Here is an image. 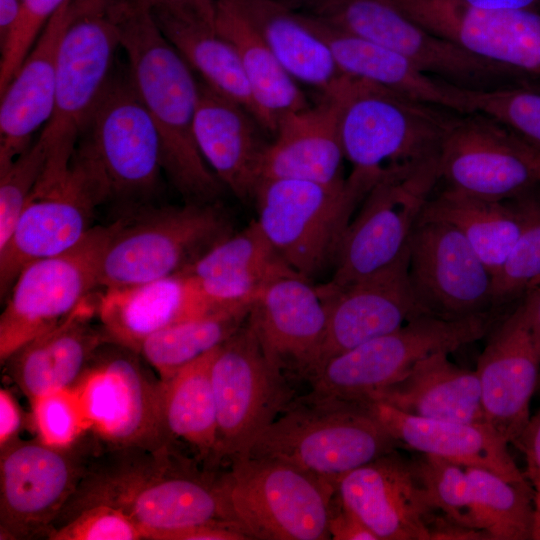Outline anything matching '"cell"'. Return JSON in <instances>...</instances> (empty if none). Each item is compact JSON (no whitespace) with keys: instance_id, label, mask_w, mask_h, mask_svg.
Returning a JSON list of instances; mask_svg holds the SVG:
<instances>
[{"instance_id":"cell-1","label":"cell","mask_w":540,"mask_h":540,"mask_svg":"<svg viewBox=\"0 0 540 540\" xmlns=\"http://www.w3.org/2000/svg\"><path fill=\"white\" fill-rule=\"evenodd\" d=\"M197 463L174 445L114 446L96 438L84 474L51 528L94 505L121 510L148 540L190 526L232 521L220 476L200 470Z\"/></svg>"},{"instance_id":"cell-2","label":"cell","mask_w":540,"mask_h":540,"mask_svg":"<svg viewBox=\"0 0 540 540\" xmlns=\"http://www.w3.org/2000/svg\"><path fill=\"white\" fill-rule=\"evenodd\" d=\"M118 25L130 81L159 133L163 171L187 202H214L224 186L194 136L200 81L162 34L148 5L123 0Z\"/></svg>"},{"instance_id":"cell-3","label":"cell","mask_w":540,"mask_h":540,"mask_svg":"<svg viewBox=\"0 0 540 540\" xmlns=\"http://www.w3.org/2000/svg\"><path fill=\"white\" fill-rule=\"evenodd\" d=\"M334 95L345 158L377 179L438 159L458 114L350 76Z\"/></svg>"},{"instance_id":"cell-4","label":"cell","mask_w":540,"mask_h":540,"mask_svg":"<svg viewBox=\"0 0 540 540\" xmlns=\"http://www.w3.org/2000/svg\"><path fill=\"white\" fill-rule=\"evenodd\" d=\"M399 446L363 403L308 393L292 399L244 457L281 461L335 486L345 474Z\"/></svg>"},{"instance_id":"cell-5","label":"cell","mask_w":540,"mask_h":540,"mask_svg":"<svg viewBox=\"0 0 540 540\" xmlns=\"http://www.w3.org/2000/svg\"><path fill=\"white\" fill-rule=\"evenodd\" d=\"M377 182L354 170L334 183L264 179L253 200L255 220L284 262L309 280L334 265L355 212Z\"/></svg>"},{"instance_id":"cell-6","label":"cell","mask_w":540,"mask_h":540,"mask_svg":"<svg viewBox=\"0 0 540 540\" xmlns=\"http://www.w3.org/2000/svg\"><path fill=\"white\" fill-rule=\"evenodd\" d=\"M498 310L445 319L422 314L326 361L309 378L311 395L363 403L403 378L420 360L451 353L489 333Z\"/></svg>"},{"instance_id":"cell-7","label":"cell","mask_w":540,"mask_h":540,"mask_svg":"<svg viewBox=\"0 0 540 540\" xmlns=\"http://www.w3.org/2000/svg\"><path fill=\"white\" fill-rule=\"evenodd\" d=\"M122 1L69 0L57 50L55 110L41 132L49 142L50 165L70 163L76 143L113 77Z\"/></svg>"},{"instance_id":"cell-8","label":"cell","mask_w":540,"mask_h":540,"mask_svg":"<svg viewBox=\"0 0 540 540\" xmlns=\"http://www.w3.org/2000/svg\"><path fill=\"white\" fill-rule=\"evenodd\" d=\"M230 518L249 539L329 540L335 486L287 463L243 457L220 475Z\"/></svg>"},{"instance_id":"cell-9","label":"cell","mask_w":540,"mask_h":540,"mask_svg":"<svg viewBox=\"0 0 540 540\" xmlns=\"http://www.w3.org/2000/svg\"><path fill=\"white\" fill-rule=\"evenodd\" d=\"M231 229L214 202H187L117 221L102 254L99 286L123 288L181 273Z\"/></svg>"},{"instance_id":"cell-10","label":"cell","mask_w":540,"mask_h":540,"mask_svg":"<svg viewBox=\"0 0 540 540\" xmlns=\"http://www.w3.org/2000/svg\"><path fill=\"white\" fill-rule=\"evenodd\" d=\"M302 7L332 26L393 50L423 71L466 89H495L531 78L434 35L388 0H303Z\"/></svg>"},{"instance_id":"cell-11","label":"cell","mask_w":540,"mask_h":540,"mask_svg":"<svg viewBox=\"0 0 540 540\" xmlns=\"http://www.w3.org/2000/svg\"><path fill=\"white\" fill-rule=\"evenodd\" d=\"M79 139L75 153L108 199H141L157 190L163 171L160 137L127 69L114 72Z\"/></svg>"},{"instance_id":"cell-12","label":"cell","mask_w":540,"mask_h":540,"mask_svg":"<svg viewBox=\"0 0 540 540\" xmlns=\"http://www.w3.org/2000/svg\"><path fill=\"white\" fill-rule=\"evenodd\" d=\"M211 380L217 412L214 470L244 457L293 396L247 320L218 346Z\"/></svg>"},{"instance_id":"cell-13","label":"cell","mask_w":540,"mask_h":540,"mask_svg":"<svg viewBox=\"0 0 540 540\" xmlns=\"http://www.w3.org/2000/svg\"><path fill=\"white\" fill-rule=\"evenodd\" d=\"M438 182V159L383 176L355 212L340 245L334 273L318 291L342 288L393 264L408 248Z\"/></svg>"},{"instance_id":"cell-14","label":"cell","mask_w":540,"mask_h":540,"mask_svg":"<svg viewBox=\"0 0 540 540\" xmlns=\"http://www.w3.org/2000/svg\"><path fill=\"white\" fill-rule=\"evenodd\" d=\"M112 225L95 226L71 249L26 265L0 316V360L60 324L99 286L103 251Z\"/></svg>"},{"instance_id":"cell-15","label":"cell","mask_w":540,"mask_h":540,"mask_svg":"<svg viewBox=\"0 0 540 540\" xmlns=\"http://www.w3.org/2000/svg\"><path fill=\"white\" fill-rule=\"evenodd\" d=\"M96 439L87 433L69 446L15 440L0 457V538H46L75 492Z\"/></svg>"},{"instance_id":"cell-16","label":"cell","mask_w":540,"mask_h":540,"mask_svg":"<svg viewBox=\"0 0 540 540\" xmlns=\"http://www.w3.org/2000/svg\"><path fill=\"white\" fill-rule=\"evenodd\" d=\"M438 173L448 189L508 201L540 184V151L490 116L458 113L442 140Z\"/></svg>"},{"instance_id":"cell-17","label":"cell","mask_w":540,"mask_h":540,"mask_svg":"<svg viewBox=\"0 0 540 540\" xmlns=\"http://www.w3.org/2000/svg\"><path fill=\"white\" fill-rule=\"evenodd\" d=\"M101 352L102 348L72 388L88 433L114 446L168 445L161 382L147 376L135 351L118 344L116 351Z\"/></svg>"},{"instance_id":"cell-18","label":"cell","mask_w":540,"mask_h":540,"mask_svg":"<svg viewBox=\"0 0 540 540\" xmlns=\"http://www.w3.org/2000/svg\"><path fill=\"white\" fill-rule=\"evenodd\" d=\"M107 199L101 184L75 154L64 175L38 182L0 248L1 297L8 295L26 265L77 245L92 228L95 208Z\"/></svg>"},{"instance_id":"cell-19","label":"cell","mask_w":540,"mask_h":540,"mask_svg":"<svg viewBox=\"0 0 540 540\" xmlns=\"http://www.w3.org/2000/svg\"><path fill=\"white\" fill-rule=\"evenodd\" d=\"M539 287L495 323L477 361L486 422L508 443L528 423L540 379Z\"/></svg>"},{"instance_id":"cell-20","label":"cell","mask_w":540,"mask_h":540,"mask_svg":"<svg viewBox=\"0 0 540 540\" xmlns=\"http://www.w3.org/2000/svg\"><path fill=\"white\" fill-rule=\"evenodd\" d=\"M408 248L410 285L425 314L461 319L499 309L492 274L454 226L420 217Z\"/></svg>"},{"instance_id":"cell-21","label":"cell","mask_w":540,"mask_h":540,"mask_svg":"<svg viewBox=\"0 0 540 540\" xmlns=\"http://www.w3.org/2000/svg\"><path fill=\"white\" fill-rule=\"evenodd\" d=\"M411 20L484 60L540 78V10H487L462 0H388Z\"/></svg>"},{"instance_id":"cell-22","label":"cell","mask_w":540,"mask_h":540,"mask_svg":"<svg viewBox=\"0 0 540 540\" xmlns=\"http://www.w3.org/2000/svg\"><path fill=\"white\" fill-rule=\"evenodd\" d=\"M408 260L409 248L387 268L342 288L319 293L327 322L313 373L330 358L425 314L410 285Z\"/></svg>"},{"instance_id":"cell-23","label":"cell","mask_w":540,"mask_h":540,"mask_svg":"<svg viewBox=\"0 0 540 540\" xmlns=\"http://www.w3.org/2000/svg\"><path fill=\"white\" fill-rule=\"evenodd\" d=\"M335 495L378 540H430L428 524L436 510L412 460L396 450L342 476Z\"/></svg>"},{"instance_id":"cell-24","label":"cell","mask_w":540,"mask_h":540,"mask_svg":"<svg viewBox=\"0 0 540 540\" xmlns=\"http://www.w3.org/2000/svg\"><path fill=\"white\" fill-rule=\"evenodd\" d=\"M247 321L268 359L286 377L309 378L319 359L327 322L317 287L296 272L282 275L257 296Z\"/></svg>"},{"instance_id":"cell-25","label":"cell","mask_w":540,"mask_h":540,"mask_svg":"<svg viewBox=\"0 0 540 540\" xmlns=\"http://www.w3.org/2000/svg\"><path fill=\"white\" fill-rule=\"evenodd\" d=\"M262 130L246 108L200 81L194 122L198 149L221 184L244 203L254 200L261 182L270 143Z\"/></svg>"},{"instance_id":"cell-26","label":"cell","mask_w":540,"mask_h":540,"mask_svg":"<svg viewBox=\"0 0 540 540\" xmlns=\"http://www.w3.org/2000/svg\"><path fill=\"white\" fill-rule=\"evenodd\" d=\"M96 305L97 299L88 296L60 324L24 344L2 363L30 402L73 388L97 352L111 342L101 324L92 322Z\"/></svg>"},{"instance_id":"cell-27","label":"cell","mask_w":540,"mask_h":540,"mask_svg":"<svg viewBox=\"0 0 540 540\" xmlns=\"http://www.w3.org/2000/svg\"><path fill=\"white\" fill-rule=\"evenodd\" d=\"M149 8L162 34L202 82L242 105L257 119L237 51L217 27L216 0L167 1Z\"/></svg>"},{"instance_id":"cell-28","label":"cell","mask_w":540,"mask_h":540,"mask_svg":"<svg viewBox=\"0 0 540 540\" xmlns=\"http://www.w3.org/2000/svg\"><path fill=\"white\" fill-rule=\"evenodd\" d=\"M69 0L49 20L21 66L0 93V170L30 145L56 104L57 50Z\"/></svg>"},{"instance_id":"cell-29","label":"cell","mask_w":540,"mask_h":540,"mask_svg":"<svg viewBox=\"0 0 540 540\" xmlns=\"http://www.w3.org/2000/svg\"><path fill=\"white\" fill-rule=\"evenodd\" d=\"M182 272L195 281L215 311L252 305L269 283L294 271L254 220L216 243Z\"/></svg>"},{"instance_id":"cell-30","label":"cell","mask_w":540,"mask_h":540,"mask_svg":"<svg viewBox=\"0 0 540 540\" xmlns=\"http://www.w3.org/2000/svg\"><path fill=\"white\" fill-rule=\"evenodd\" d=\"M363 404L400 446L487 469L512 482H528L508 451L509 443L486 423L424 418L376 401Z\"/></svg>"},{"instance_id":"cell-31","label":"cell","mask_w":540,"mask_h":540,"mask_svg":"<svg viewBox=\"0 0 540 540\" xmlns=\"http://www.w3.org/2000/svg\"><path fill=\"white\" fill-rule=\"evenodd\" d=\"M210 312L195 281L183 272L104 289L96 305L97 318L110 341L135 352L148 336Z\"/></svg>"},{"instance_id":"cell-32","label":"cell","mask_w":540,"mask_h":540,"mask_svg":"<svg viewBox=\"0 0 540 540\" xmlns=\"http://www.w3.org/2000/svg\"><path fill=\"white\" fill-rule=\"evenodd\" d=\"M308 24L327 42L341 71L414 100L470 113L468 89L431 75L405 56L344 32L301 10Z\"/></svg>"},{"instance_id":"cell-33","label":"cell","mask_w":540,"mask_h":540,"mask_svg":"<svg viewBox=\"0 0 540 540\" xmlns=\"http://www.w3.org/2000/svg\"><path fill=\"white\" fill-rule=\"evenodd\" d=\"M338 122L335 95L283 117L265 152L261 181L292 178L334 183L345 179Z\"/></svg>"},{"instance_id":"cell-34","label":"cell","mask_w":540,"mask_h":540,"mask_svg":"<svg viewBox=\"0 0 540 540\" xmlns=\"http://www.w3.org/2000/svg\"><path fill=\"white\" fill-rule=\"evenodd\" d=\"M234 1L297 83L316 89L321 97L338 91L347 75L297 7L283 0Z\"/></svg>"},{"instance_id":"cell-35","label":"cell","mask_w":540,"mask_h":540,"mask_svg":"<svg viewBox=\"0 0 540 540\" xmlns=\"http://www.w3.org/2000/svg\"><path fill=\"white\" fill-rule=\"evenodd\" d=\"M448 354L437 352L425 357L403 378L366 402H382L424 418L487 424L476 370L454 364Z\"/></svg>"},{"instance_id":"cell-36","label":"cell","mask_w":540,"mask_h":540,"mask_svg":"<svg viewBox=\"0 0 540 540\" xmlns=\"http://www.w3.org/2000/svg\"><path fill=\"white\" fill-rule=\"evenodd\" d=\"M215 19L218 29L237 51L258 121L274 135L283 117L310 104L234 0H216Z\"/></svg>"},{"instance_id":"cell-37","label":"cell","mask_w":540,"mask_h":540,"mask_svg":"<svg viewBox=\"0 0 540 540\" xmlns=\"http://www.w3.org/2000/svg\"><path fill=\"white\" fill-rule=\"evenodd\" d=\"M215 349L161 382L162 426L168 445H185L206 469L212 468L217 412L211 380Z\"/></svg>"},{"instance_id":"cell-38","label":"cell","mask_w":540,"mask_h":540,"mask_svg":"<svg viewBox=\"0 0 540 540\" xmlns=\"http://www.w3.org/2000/svg\"><path fill=\"white\" fill-rule=\"evenodd\" d=\"M523 197L517 198V203H510L445 188L430 198L421 217L454 226L494 278L523 229L526 217Z\"/></svg>"},{"instance_id":"cell-39","label":"cell","mask_w":540,"mask_h":540,"mask_svg":"<svg viewBox=\"0 0 540 540\" xmlns=\"http://www.w3.org/2000/svg\"><path fill=\"white\" fill-rule=\"evenodd\" d=\"M252 305L213 311L145 338L137 353L165 380L221 345L247 320Z\"/></svg>"},{"instance_id":"cell-40","label":"cell","mask_w":540,"mask_h":540,"mask_svg":"<svg viewBox=\"0 0 540 540\" xmlns=\"http://www.w3.org/2000/svg\"><path fill=\"white\" fill-rule=\"evenodd\" d=\"M465 470L477 526L489 540L532 539L534 491L529 483L512 482L479 467Z\"/></svg>"},{"instance_id":"cell-41","label":"cell","mask_w":540,"mask_h":540,"mask_svg":"<svg viewBox=\"0 0 540 540\" xmlns=\"http://www.w3.org/2000/svg\"><path fill=\"white\" fill-rule=\"evenodd\" d=\"M471 112L490 116L540 151V83L530 79L489 90L468 89Z\"/></svg>"},{"instance_id":"cell-42","label":"cell","mask_w":540,"mask_h":540,"mask_svg":"<svg viewBox=\"0 0 540 540\" xmlns=\"http://www.w3.org/2000/svg\"><path fill=\"white\" fill-rule=\"evenodd\" d=\"M524 204L523 229L493 278L494 305L499 309L540 286V203L524 199Z\"/></svg>"},{"instance_id":"cell-43","label":"cell","mask_w":540,"mask_h":540,"mask_svg":"<svg viewBox=\"0 0 540 540\" xmlns=\"http://www.w3.org/2000/svg\"><path fill=\"white\" fill-rule=\"evenodd\" d=\"M420 454L412 459V464L433 509L458 523L479 529L465 467L442 457Z\"/></svg>"},{"instance_id":"cell-44","label":"cell","mask_w":540,"mask_h":540,"mask_svg":"<svg viewBox=\"0 0 540 540\" xmlns=\"http://www.w3.org/2000/svg\"><path fill=\"white\" fill-rule=\"evenodd\" d=\"M50 146L42 134L7 167L0 170V248L11 232L38 181L49 157Z\"/></svg>"},{"instance_id":"cell-45","label":"cell","mask_w":540,"mask_h":540,"mask_svg":"<svg viewBox=\"0 0 540 540\" xmlns=\"http://www.w3.org/2000/svg\"><path fill=\"white\" fill-rule=\"evenodd\" d=\"M50 540H143V531L121 510L94 505L55 524Z\"/></svg>"},{"instance_id":"cell-46","label":"cell","mask_w":540,"mask_h":540,"mask_svg":"<svg viewBox=\"0 0 540 540\" xmlns=\"http://www.w3.org/2000/svg\"><path fill=\"white\" fill-rule=\"evenodd\" d=\"M30 403L32 424L39 440L54 446H69L88 433L72 388L42 396Z\"/></svg>"},{"instance_id":"cell-47","label":"cell","mask_w":540,"mask_h":540,"mask_svg":"<svg viewBox=\"0 0 540 540\" xmlns=\"http://www.w3.org/2000/svg\"><path fill=\"white\" fill-rule=\"evenodd\" d=\"M68 0H23L20 19L0 48V93L7 87L53 15Z\"/></svg>"},{"instance_id":"cell-48","label":"cell","mask_w":540,"mask_h":540,"mask_svg":"<svg viewBox=\"0 0 540 540\" xmlns=\"http://www.w3.org/2000/svg\"><path fill=\"white\" fill-rule=\"evenodd\" d=\"M240 526L232 521H219L168 531L155 540H248Z\"/></svg>"},{"instance_id":"cell-49","label":"cell","mask_w":540,"mask_h":540,"mask_svg":"<svg viewBox=\"0 0 540 540\" xmlns=\"http://www.w3.org/2000/svg\"><path fill=\"white\" fill-rule=\"evenodd\" d=\"M524 455L526 460V478L533 486L534 492H540V408L530 416L528 423L512 442Z\"/></svg>"},{"instance_id":"cell-50","label":"cell","mask_w":540,"mask_h":540,"mask_svg":"<svg viewBox=\"0 0 540 540\" xmlns=\"http://www.w3.org/2000/svg\"><path fill=\"white\" fill-rule=\"evenodd\" d=\"M334 540H378L375 534L334 495L328 521Z\"/></svg>"},{"instance_id":"cell-51","label":"cell","mask_w":540,"mask_h":540,"mask_svg":"<svg viewBox=\"0 0 540 540\" xmlns=\"http://www.w3.org/2000/svg\"><path fill=\"white\" fill-rule=\"evenodd\" d=\"M430 540H489L482 530L458 523L435 511L428 524Z\"/></svg>"},{"instance_id":"cell-52","label":"cell","mask_w":540,"mask_h":540,"mask_svg":"<svg viewBox=\"0 0 540 540\" xmlns=\"http://www.w3.org/2000/svg\"><path fill=\"white\" fill-rule=\"evenodd\" d=\"M22 426L20 408L12 394L1 388L0 390V449L18 439Z\"/></svg>"},{"instance_id":"cell-53","label":"cell","mask_w":540,"mask_h":540,"mask_svg":"<svg viewBox=\"0 0 540 540\" xmlns=\"http://www.w3.org/2000/svg\"><path fill=\"white\" fill-rule=\"evenodd\" d=\"M23 0H0V48L3 47L20 19Z\"/></svg>"},{"instance_id":"cell-54","label":"cell","mask_w":540,"mask_h":540,"mask_svg":"<svg viewBox=\"0 0 540 540\" xmlns=\"http://www.w3.org/2000/svg\"><path fill=\"white\" fill-rule=\"evenodd\" d=\"M465 3L487 10H540V0H462Z\"/></svg>"},{"instance_id":"cell-55","label":"cell","mask_w":540,"mask_h":540,"mask_svg":"<svg viewBox=\"0 0 540 540\" xmlns=\"http://www.w3.org/2000/svg\"><path fill=\"white\" fill-rule=\"evenodd\" d=\"M533 503H534V523H533L532 539L540 540V493H534Z\"/></svg>"},{"instance_id":"cell-56","label":"cell","mask_w":540,"mask_h":540,"mask_svg":"<svg viewBox=\"0 0 540 540\" xmlns=\"http://www.w3.org/2000/svg\"><path fill=\"white\" fill-rule=\"evenodd\" d=\"M141 2H143L144 4L148 5L149 7L154 5V4H157V3H161V2H167V1H177V0H139Z\"/></svg>"},{"instance_id":"cell-57","label":"cell","mask_w":540,"mask_h":540,"mask_svg":"<svg viewBox=\"0 0 540 540\" xmlns=\"http://www.w3.org/2000/svg\"><path fill=\"white\" fill-rule=\"evenodd\" d=\"M538 317H539V322H540V287H539V295H538ZM537 391H540V379H539Z\"/></svg>"},{"instance_id":"cell-58","label":"cell","mask_w":540,"mask_h":540,"mask_svg":"<svg viewBox=\"0 0 540 540\" xmlns=\"http://www.w3.org/2000/svg\"><path fill=\"white\" fill-rule=\"evenodd\" d=\"M283 1H287L295 5L299 0H283Z\"/></svg>"}]
</instances>
